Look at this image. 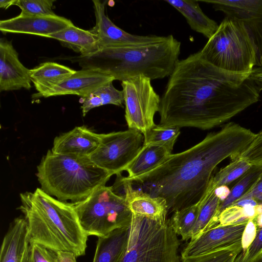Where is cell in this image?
I'll return each instance as SVG.
<instances>
[{"instance_id":"obj_20","label":"cell","mask_w":262,"mask_h":262,"mask_svg":"<svg viewBox=\"0 0 262 262\" xmlns=\"http://www.w3.org/2000/svg\"><path fill=\"white\" fill-rule=\"evenodd\" d=\"M165 2L177 10L186 19L191 29L209 39L219 25L203 12L198 1L168 0Z\"/></svg>"},{"instance_id":"obj_27","label":"cell","mask_w":262,"mask_h":262,"mask_svg":"<svg viewBox=\"0 0 262 262\" xmlns=\"http://www.w3.org/2000/svg\"><path fill=\"white\" fill-rule=\"evenodd\" d=\"M262 173V165L252 166L238 180L230 189L227 198L219 206L216 216V226L220 213L226 208L240 199L257 183Z\"/></svg>"},{"instance_id":"obj_24","label":"cell","mask_w":262,"mask_h":262,"mask_svg":"<svg viewBox=\"0 0 262 262\" xmlns=\"http://www.w3.org/2000/svg\"><path fill=\"white\" fill-rule=\"evenodd\" d=\"M128 232L129 227L98 237L93 262H116L126 246Z\"/></svg>"},{"instance_id":"obj_40","label":"cell","mask_w":262,"mask_h":262,"mask_svg":"<svg viewBox=\"0 0 262 262\" xmlns=\"http://www.w3.org/2000/svg\"><path fill=\"white\" fill-rule=\"evenodd\" d=\"M57 262H77L76 255L70 252L59 251L55 252Z\"/></svg>"},{"instance_id":"obj_34","label":"cell","mask_w":262,"mask_h":262,"mask_svg":"<svg viewBox=\"0 0 262 262\" xmlns=\"http://www.w3.org/2000/svg\"><path fill=\"white\" fill-rule=\"evenodd\" d=\"M262 253V228L257 229L256 235L249 246L242 250L233 262H252L258 255Z\"/></svg>"},{"instance_id":"obj_29","label":"cell","mask_w":262,"mask_h":262,"mask_svg":"<svg viewBox=\"0 0 262 262\" xmlns=\"http://www.w3.org/2000/svg\"><path fill=\"white\" fill-rule=\"evenodd\" d=\"M252 165L240 156L233 159L226 166L221 169L211 178L209 184L214 188L228 186L238 180Z\"/></svg>"},{"instance_id":"obj_41","label":"cell","mask_w":262,"mask_h":262,"mask_svg":"<svg viewBox=\"0 0 262 262\" xmlns=\"http://www.w3.org/2000/svg\"><path fill=\"white\" fill-rule=\"evenodd\" d=\"M215 193L223 202L229 196L230 189L227 186H222L215 189Z\"/></svg>"},{"instance_id":"obj_37","label":"cell","mask_w":262,"mask_h":262,"mask_svg":"<svg viewBox=\"0 0 262 262\" xmlns=\"http://www.w3.org/2000/svg\"><path fill=\"white\" fill-rule=\"evenodd\" d=\"M257 231V228L254 219H249L242 237V250L247 249L252 243L256 235Z\"/></svg>"},{"instance_id":"obj_42","label":"cell","mask_w":262,"mask_h":262,"mask_svg":"<svg viewBox=\"0 0 262 262\" xmlns=\"http://www.w3.org/2000/svg\"><path fill=\"white\" fill-rule=\"evenodd\" d=\"M255 207L250 205L243 207L244 217L248 219H254L257 215Z\"/></svg>"},{"instance_id":"obj_32","label":"cell","mask_w":262,"mask_h":262,"mask_svg":"<svg viewBox=\"0 0 262 262\" xmlns=\"http://www.w3.org/2000/svg\"><path fill=\"white\" fill-rule=\"evenodd\" d=\"M242 250V244L208 253L195 262H232Z\"/></svg>"},{"instance_id":"obj_9","label":"cell","mask_w":262,"mask_h":262,"mask_svg":"<svg viewBox=\"0 0 262 262\" xmlns=\"http://www.w3.org/2000/svg\"><path fill=\"white\" fill-rule=\"evenodd\" d=\"M125 104V118L130 129L140 132L145 138L156 124L161 98L155 92L151 80L141 75L121 81Z\"/></svg>"},{"instance_id":"obj_26","label":"cell","mask_w":262,"mask_h":262,"mask_svg":"<svg viewBox=\"0 0 262 262\" xmlns=\"http://www.w3.org/2000/svg\"><path fill=\"white\" fill-rule=\"evenodd\" d=\"M124 96L122 90L116 89L111 82L97 89L82 99L81 106L84 117L92 109L106 104H113L123 107Z\"/></svg>"},{"instance_id":"obj_19","label":"cell","mask_w":262,"mask_h":262,"mask_svg":"<svg viewBox=\"0 0 262 262\" xmlns=\"http://www.w3.org/2000/svg\"><path fill=\"white\" fill-rule=\"evenodd\" d=\"M30 243L25 217L15 218L10 224L1 247L0 262H25Z\"/></svg>"},{"instance_id":"obj_6","label":"cell","mask_w":262,"mask_h":262,"mask_svg":"<svg viewBox=\"0 0 262 262\" xmlns=\"http://www.w3.org/2000/svg\"><path fill=\"white\" fill-rule=\"evenodd\" d=\"M180 244L169 219L157 221L132 213L127 242L116 262H180Z\"/></svg>"},{"instance_id":"obj_14","label":"cell","mask_w":262,"mask_h":262,"mask_svg":"<svg viewBox=\"0 0 262 262\" xmlns=\"http://www.w3.org/2000/svg\"><path fill=\"white\" fill-rule=\"evenodd\" d=\"M69 19L56 14L47 16L19 15L0 21L4 34H28L48 37L73 25Z\"/></svg>"},{"instance_id":"obj_4","label":"cell","mask_w":262,"mask_h":262,"mask_svg":"<svg viewBox=\"0 0 262 262\" xmlns=\"http://www.w3.org/2000/svg\"><path fill=\"white\" fill-rule=\"evenodd\" d=\"M30 243L54 252L69 251L76 257L85 254L88 235L83 230L72 203L61 201L40 188L20 194Z\"/></svg>"},{"instance_id":"obj_46","label":"cell","mask_w":262,"mask_h":262,"mask_svg":"<svg viewBox=\"0 0 262 262\" xmlns=\"http://www.w3.org/2000/svg\"><path fill=\"white\" fill-rule=\"evenodd\" d=\"M255 208L257 215L262 214V203L258 204Z\"/></svg>"},{"instance_id":"obj_25","label":"cell","mask_w":262,"mask_h":262,"mask_svg":"<svg viewBox=\"0 0 262 262\" xmlns=\"http://www.w3.org/2000/svg\"><path fill=\"white\" fill-rule=\"evenodd\" d=\"M215 189L208 184L204 195L199 201V211L190 239L198 237L207 230L216 226V216L222 202L215 194Z\"/></svg>"},{"instance_id":"obj_28","label":"cell","mask_w":262,"mask_h":262,"mask_svg":"<svg viewBox=\"0 0 262 262\" xmlns=\"http://www.w3.org/2000/svg\"><path fill=\"white\" fill-rule=\"evenodd\" d=\"M200 209V202L173 212L170 219L176 233L183 241L191 238Z\"/></svg>"},{"instance_id":"obj_2","label":"cell","mask_w":262,"mask_h":262,"mask_svg":"<svg viewBox=\"0 0 262 262\" xmlns=\"http://www.w3.org/2000/svg\"><path fill=\"white\" fill-rule=\"evenodd\" d=\"M256 135L249 129L229 122L191 148L171 154L151 171L124 178L150 195L164 198L168 213L174 212L199 202L217 165L228 158L232 160L240 156Z\"/></svg>"},{"instance_id":"obj_43","label":"cell","mask_w":262,"mask_h":262,"mask_svg":"<svg viewBox=\"0 0 262 262\" xmlns=\"http://www.w3.org/2000/svg\"><path fill=\"white\" fill-rule=\"evenodd\" d=\"M252 205L253 206H256L258 205L257 202L254 199H243V200H240L236 202H235L234 204H233L232 205H235L239 206L241 207H243L246 205Z\"/></svg>"},{"instance_id":"obj_39","label":"cell","mask_w":262,"mask_h":262,"mask_svg":"<svg viewBox=\"0 0 262 262\" xmlns=\"http://www.w3.org/2000/svg\"><path fill=\"white\" fill-rule=\"evenodd\" d=\"M249 78L259 93L262 91V67L254 68Z\"/></svg>"},{"instance_id":"obj_12","label":"cell","mask_w":262,"mask_h":262,"mask_svg":"<svg viewBox=\"0 0 262 262\" xmlns=\"http://www.w3.org/2000/svg\"><path fill=\"white\" fill-rule=\"evenodd\" d=\"M213 5L215 10L241 21L254 45L257 67H262V0H200Z\"/></svg>"},{"instance_id":"obj_30","label":"cell","mask_w":262,"mask_h":262,"mask_svg":"<svg viewBox=\"0 0 262 262\" xmlns=\"http://www.w3.org/2000/svg\"><path fill=\"white\" fill-rule=\"evenodd\" d=\"M180 134V129L178 126L161 127L156 125L144 138L143 145L162 146L171 152Z\"/></svg>"},{"instance_id":"obj_23","label":"cell","mask_w":262,"mask_h":262,"mask_svg":"<svg viewBox=\"0 0 262 262\" xmlns=\"http://www.w3.org/2000/svg\"><path fill=\"white\" fill-rule=\"evenodd\" d=\"M76 71L65 66L54 62H46L29 70L31 82L41 94L72 75Z\"/></svg>"},{"instance_id":"obj_15","label":"cell","mask_w":262,"mask_h":262,"mask_svg":"<svg viewBox=\"0 0 262 262\" xmlns=\"http://www.w3.org/2000/svg\"><path fill=\"white\" fill-rule=\"evenodd\" d=\"M114 80V78L110 75L92 70L82 69L45 92L35 94V97L75 95L83 99Z\"/></svg>"},{"instance_id":"obj_10","label":"cell","mask_w":262,"mask_h":262,"mask_svg":"<svg viewBox=\"0 0 262 262\" xmlns=\"http://www.w3.org/2000/svg\"><path fill=\"white\" fill-rule=\"evenodd\" d=\"M144 137L139 131L100 134V142L90 159L97 167L112 176L124 171L142 148Z\"/></svg>"},{"instance_id":"obj_47","label":"cell","mask_w":262,"mask_h":262,"mask_svg":"<svg viewBox=\"0 0 262 262\" xmlns=\"http://www.w3.org/2000/svg\"><path fill=\"white\" fill-rule=\"evenodd\" d=\"M252 262H262V253L258 255Z\"/></svg>"},{"instance_id":"obj_13","label":"cell","mask_w":262,"mask_h":262,"mask_svg":"<svg viewBox=\"0 0 262 262\" xmlns=\"http://www.w3.org/2000/svg\"><path fill=\"white\" fill-rule=\"evenodd\" d=\"M96 24L91 30L95 35L99 50L113 47L139 44L159 40L163 36L137 35L117 26L105 14L106 1L93 0Z\"/></svg>"},{"instance_id":"obj_17","label":"cell","mask_w":262,"mask_h":262,"mask_svg":"<svg viewBox=\"0 0 262 262\" xmlns=\"http://www.w3.org/2000/svg\"><path fill=\"white\" fill-rule=\"evenodd\" d=\"M100 142L98 134L85 125L76 126L56 137L51 150L61 155L90 156L96 150Z\"/></svg>"},{"instance_id":"obj_1","label":"cell","mask_w":262,"mask_h":262,"mask_svg":"<svg viewBox=\"0 0 262 262\" xmlns=\"http://www.w3.org/2000/svg\"><path fill=\"white\" fill-rule=\"evenodd\" d=\"M249 76L217 68L200 51L179 60L161 98L158 125L206 130L224 124L259 100Z\"/></svg>"},{"instance_id":"obj_49","label":"cell","mask_w":262,"mask_h":262,"mask_svg":"<svg viewBox=\"0 0 262 262\" xmlns=\"http://www.w3.org/2000/svg\"><path fill=\"white\" fill-rule=\"evenodd\" d=\"M233 262V261H232Z\"/></svg>"},{"instance_id":"obj_18","label":"cell","mask_w":262,"mask_h":262,"mask_svg":"<svg viewBox=\"0 0 262 262\" xmlns=\"http://www.w3.org/2000/svg\"><path fill=\"white\" fill-rule=\"evenodd\" d=\"M122 180L124 187V197L133 214L157 221L167 219L168 206L164 198L152 196L141 189H134L132 183L123 176Z\"/></svg>"},{"instance_id":"obj_22","label":"cell","mask_w":262,"mask_h":262,"mask_svg":"<svg viewBox=\"0 0 262 262\" xmlns=\"http://www.w3.org/2000/svg\"><path fill=\"white\" fill-rule=\"evenodd\" d=\"M59 40L61 43L80 55H88L99 50L96 38L90 30H85L74 24L48 37Z\"/></svg>"},{"instance_id":"obj_16","label":"cell","mask_w":262,"mask_h":262,"mask_svg":"<svg viewBox=\"0 0 262 262\" xmlns=\"http://www.w3.org/2000/svg\"><path fill=\"white\" fill-rule=\"evenodd\" d=\"M29 69L19 61L11 41L0 40V91H9L24 88L29 90Z\"/></svg>"},{"instance_id":"obj_44","label":"cell","mask_w":262,"mask_h":262,"mask_svg":"<svg viewBox=\"0 0 262 262\" xmlns=\"http://www.w3.org/2000/svg\"><path fill=\"white\" fill-rule=\"evenodd\" d=\"M16 0H1L0 7L1 8L7 9L12 5H14Z\"/></svg>"},{"instance_id":"obj_48","label":"cell","mask_w":262,"mask_h":262,"mask_svg":"<svg viewBox=\"0 0 262 262\" xmlns=\"http://www.w3.org/2000/svg\"><path fill=\"white\" fill-rule=\"evenodd\" d=\"M255 201L257 202L258 204L262 203V196H259L257 198Z\"/></svg>"},{"instance_id":"obj_33","label":"cell","mask_w":262,"mask_h":262,"mask_svg":"<svg viewBox=\"0 0 262 262\" xmlns=\"http://www.w3.org/2000/svg\"><path fill=\"white\" fill-rule=\"evenodd\" d=\"M25 262H57L55 252L36 243H30Z\"/></svg>"},{"instance_id":"obj_7","label":"cell","mask_w":262,"mask_h":262,"mask_svg":"<svg viewBox=\"0 0 262 262\" xmlns=\"http://www.w3.org/2000/svg\"><path fill=\"white\" fill-rule=\"evenodd\" d=\"M200 52L210 64L231 73L249 75L256 64L255 49L243 24L227 16Z\"/></svg>"},{"instance_id":"obj_35","label":"cell","mask_w":262,"mask_h":262,"mask_svg":"<svg viewBox=\"0 0 262 262\" xmlns=\"http://www.w3.org/2000/svg\"><path fill=\"white\" fill-rule=\"evenodd\" d=\"M241 157L252 166L262 165V131L256 134L253 141Z\"/></svg>"},{"instance_id":"obj_45","label":"cell","mask_w":262,"mask_h":262,"mask_svg":"<svg viewBox=\"0 0 262 262\" xmlns=\"http://www.w3.org/2000/svg\"><path fill=\"white\" fill-rule=\"evenodd\" d=\"M257 229L262 228V214L257 215L254 219Z\"/></svg>"},{"instance_id":"obj_38","label":"cell","mask_w":262,"mask_h":262,"mask_svg":"<svg viewBox=\"0 0 262 262\" xmlns=\"http://www.w3.org/2000/svg\"><path fill=\"white\" fill-rule=\"evenodd\" d=\"M261 196H262V173L255 185L238 200L246 199L255 200Z\"/></svg>"},{"instance_id":"obj_11","label":"cell","mask_w":262,"mask_h":262,"mask_svg":"<svg viewBox=\"0 0 262 262\" xmlns=\"http://www.w3.org/2000/svg\"><path fill=\"white\" fill-rule=\"evenodd\" d=\"M249 219L227 225L215 226L190 239L181 251V262H195L211 252L241 244Z\"/></svg>"},{"instance_id":"obj_36","label":"cell","mask_w":262,"mask_h":262,"mask_svg":"<svg viewBox=\"0 0 262 262\" xmlns=\"http://www.w3.org/2000/svg\"><path fill=\"white\" fill-rule=\"evenodd\" d=\"M242 217H244L243 207L231 205L220 213L217 225H227L236 223Z\"/></svg>"},{"instance_id":"obj_8","label":"cell","mask_w":262,"mask_h":262,"mask_svg":"<svg viewBox=\"0 0 262 262\" xmlns=\"http://www.w3.org/2000/svg\"><path fill=\"white\" fill-rule=\"evenodd\" d=\"M72 204L88 236H105L129 227L132 221L125 198L115 194L111 186H101L84 200Z\"/></svg>"},{"instance_id":"obj_5","label":"cell","mask_w":262,"mask_h":262,"mask_svg":"<svg viewBox=\"0 0 262 262\" xmlns=\"http://www.w3.org/2000/svg\"><path fill=\"white\" fill-rule=\"evenodd\" d=\"M36 174L46 193L72 203L81 201L112 176L97 167L89 157L56 154L48 150Z\"/></svg>"},{"instance_id":"obj_21","label":"cell","mask_w":262,"mask_h":262,"mask_svg":"<svg viewBox=\"0 0 262 262\" xmlns=\"http://www.w3.org/2000/svg\"><path fill=\"white\" fill-rule=\"evenodd\" d=\"M171 154L165 147L155 144L143 145L140 151L125 171L130 179L148 172L163 164Z\"/></svg>"},{"instance_id":"obj_3","label":"cell","mask_w":262,"mask_h":262,"mask_svg":"<svg viewBox=\"0 0 262 262\" xmlns=\"http://www.w3.org/2000/svg\"><path fill=\"white\" fill-rule=\"evenodd\" d=\"M181 42L173 35L149 42L100 49L71 60L121 81L143 75L151 80L169 76L179 61Z\"/></svg>"},{"instance_id":"obj_31","label":"cell","mask_w":262,"mask_h":262,"mask_svg":"<svg viewBox=\"0 0 262 262\" xmlns=\"http://www.w3.org/2000/svg\"><path fill=\"white\" fill-rule=\"evenodd\" d=\"M54 0H16L14 5L26 15L47 16L55 14L52 9Z\"/></svg>"}]
</instances>
